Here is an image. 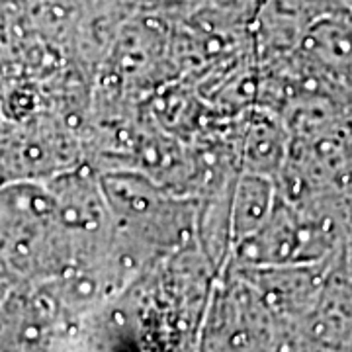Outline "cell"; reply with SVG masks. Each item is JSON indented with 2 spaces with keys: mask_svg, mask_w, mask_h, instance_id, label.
Returning a JSON list of instances; mask_svg holds the SVG:
<instances>
[{
  "mask_svg": "<svg viewBox=\"0 0 352 352\" xmlns=\"http://www.w3.org/2000/svg\"><path fill=\"white\" fill-rule=\"evenodd\" d=\"M346 4H349V12H351L352 16V0H346Z\"/></svg>",
  "mask_w": 352,
  "mask_h": 352,
  "instance_id": "6da1fadb",
  "label": "cell"
}]
</instances>
